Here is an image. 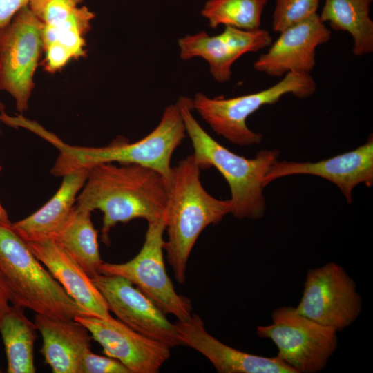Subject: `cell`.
Masks as SVG:
<instances>
[{
	"label": "cell",
	"instance_id": "3",
	"mask_svg": "<svg viewBox=\"0 0 373 373\" xmlns=\"http://www.w3.org/2000/svg\"><path fill=\"white\" fill-rule=\"evenodd\" d=\"M168 193L164 250L175 278L183 284L196 240L207 227L218 224L230 213L231 204L229 200L217 199L204 189L193 153L172 167Z\"/></svg>",
	"mask_w": 373,
	"mask_h": 373
},
{
	"label": "cell",
	"instance_id": "2",
	"mask_svg": "<svg viewBox=\"0 0 373 373\" xmlns=\"http://www.w3.org/2000/svg\"><path fill=\"white\" fill-rule=\"evenodd\" d=\"M31 131L59 151L50 170L54 176L63 177L73 171L102 163L134 164L157 171L167 181L172 169V155L186 135L177 103L165 108L159 124L150 133L131 143L118 137L106 146H77L66 144L37 123L33 124Z\"/></svg>",
	"mask_w": 373,
	"mask_h": 373
},
{
	"label": "cell",
	"instance_id": "15",
	"mask_svg": "<svg viewBox=\"0 0 373 373\" xmlns=\"http://www.w3.org/2000/svg\"><path fill=\"white\" fill-rule=\"evenodd\" d=\"M312 175L336 184L347 203L352 200V191L359 184H373V137L354 150L316 162L276 161L263 178L267 186L276 179L291 175Z\"/></svg>",
	"mask_w": 373,
	"mask_h": 373
},
{
	"label": "cell",
	"instance_id": "13",
	"mask_svg": "<svg viewBox=\"0 0 373 373\" xmlns=\"http://www.w3.org/2000/svg\"><path fill=\"white\" fill-rule=\"evenodd\" d=\"M271 43L272 37L265 29L247 30L231 26H225L219 35L200 31L178 39L181 59H204L211 75L220 83L230 80L232 65L242 55L264 49Z\"/></svg>",
	"mask_w": 373,
	"mask_h": 373
},
{
	"label": "cell",
	"instance_id": "10",
	"mask_svg": "<svg viewBox=\"0 0 373 373\" xmlns=\"http://www.w3.org/2000/svg\"><path fill=\"white\" fill-rule=\"evenodd\" d=\"M302 315L337 332L360 316L362 299L345 269L334 262L308 270L299 303Z\"/></svg>",
	"mask_w": 373,
	"mask_h": 373
},
{
	"label": "cell",
	"instance_id": "29",
	"mask_svg": "<svg viewBox=\"0 0 373 373\" xmlns=\"http://www.w3.org/2000/svg\"><path fill=\"white\" fill-rule=\"evenodd\" d=\"M10 303L8 291L0 278V318L10 308Z\"/></svg>",
	"mask_w": 373,
	"mask_h": 373
},
{
	"label": "cell",
	"instance_id": "12",
	"mask_svg": "<svg viewBox=\"0 0 373 373\" xmlns=\"http://www.w3.org/2000/svg\"><path fill=\"white\" fill-rule=\"evenodd\" d=\"M103 353L117 359L131 373H157L169 358L171 347L130 328L119 319L78 316Z\"/></svg>",
	"mask_w": 373,
	"mask_h": 373
},
{
	"label": "cell",
	"instance_id": "4",
	"mask_svg": "<svg viewBox=\"0 0 373 373\" xmlns=\"http://www.w3.org/2000/svg\"><path fill=\"white\" fill-rule=\"evenodd\" d=\"M176 103L200 169L215 167L229 184L230 213L240 220L260 219L266 210L263 178L278 160V151L262 150L251 159L237 155L218 142L200 126L192 114V99L180 97Z\"/></svg>",
	"mask_w": 373,
	"mask_h": 373
},
{
	"label": "cell",
	"instance_id": "16",
	"mask_svg": "<svg viewBox=\"0 0 373 373\" xmlns=\"http://www.w3.org/2000/svg\"><path fill=\"white\" fill-rule=\"evenodd\" d=\"M180 345L204 356L219 373H296L276 356L266 357L230 347L211 335L201 318L192 314L175 323Z\"/></svg>",
	"mask_w": 373,
	"mask_h": 373
},
{
	"label": "cell",
	"instance_id": "8",
	"mask_svg": "<svg viewBox=\"0 0 373 373\" xmlns=\"http://www.w3.org/2000/svg\"><path fill=\"white\" fill-rule=\"evenodd\" d=\"M166 217L148 222L144 242L139 253L129 261L121 264L103 262L99 272L123 277L135 285L165 314L178 321L192 315L191 300L178 294L169 278L164 260Z\"/></svg>",
	"mask_w": 373,
	"mask_h": 373
},
{
	"label": "cell",
	"instance_id": "5",
	"mask_svg": "<svg viewBox=\"0 0 373 373\" xmlns=\"http://www.w3.org/2000/svg\"><path fill=\"white\" fill-rule=\"evenodd\" d=\"M0 278L13 305L57 318L88 316L36 258L12 223L1 219Z\"/></svg>",
	"mask_w": 373,
	"mask_h": 373
},
{
	"label": "cell",
	"instance_id": "28",
	"mask_svg": "<svg viewBox=\"0 0 373 373\" xmlns=\"http://www.w3.org/2000/svg\"><path fill=\"white\" fill-rule=\"evenodd\" d=\"M30 0H0V30L6 26L15 14L28 5Z\"/></svg>",
	"mask_w": 373,
	"mask_h": 373
},
{
	"label": "cell",
	"instance_id": "1",
	"mask_svg": "<svg viewBox=\"0 0 373 373\" xmlns=\"http://www.w3.org/2000/svg\"><path fill=\"white\" fill-rule=\"evenodd\" d=\"M168 198V181L157 171L134 164L102 163L89 169L76 205L102 211L101 238L109 245L110 231L117 223L166 218Z\"/></svg>",
	"mask_w": 373,
	"mask_h": 373
},
{
	"label": "cell",
	"instance_id": "31",
	"mask_svg": "<svg viewBox=\"0 0 373 373\" xmlns=\"http://www.w3.org/2000/svg\"><path fill=\"white\" fill-rule=\"evenodd\" d=\"M6 106L3 104V103L0 100V113L5 111ZM0 133H1V128H0Z\"/></svg>",
	"mask_w": 373,
	"mask_h": 373
},
{
	"label": "cell",
	"instance_id": "19",
	"mask_svg": "<svg viewBox=\"0 0 373 373\" xmlns=\"http://www.w3.org/2000/svg\"><path fill=\"white\" fill-rule=\"evenodd\" d=\"M89 169H79L63 176L55 194L39 209L12 223L26 242L52 238L68 217L84 186Z\"/></svg>",
	"mask_w": 373,
	"mask_h": 373
},
{
	"label": "cell",
	"instance_id": "23",
	"mask_svg": "<svg viewBox=\"0 0 373 373\" xmlns=\"http://www.w3.org/2000/svg\"><path fill=\"white\" fill-rule=\"evenodd\" d=\"M23 308L10 305L0 318V334L4 345L8 373H35L33 348L37 328Z\"/></svg>",
	"mask_w": 373,
	"mask_h": 373
},
{
	"label": "cell",
	"instance_id": "22",
	"mask_svg": "<svg viewBox=\"0 0 373 373\" xmlns=\"http://www.w3.org/2000/svg\"><path fill=\"white\" fill-rule=\"evenodd\" d=\"M373 0H325L319 17L336 31L348 32L356 57L373 52V21L370 17Z\"/></svg>",
	"mask_w": 373,
	"mask_h": 373
},
{
	"label": "cell",
	"instance_id": "18",
	"mask_svg": "<svg viewBox=\"0 0 373 373\" xmlns=\"http://www.w3.org/2000/svg\"><path fill=\"white\" fill-rule=\"evenodd\" d=\"M42 337L41 354L54 373H79L93 339L87 328L75 319L35 314L34 321Z\"/></svg>",
	"mask_w": 373,
	"mask_h": 373
},
{
	"label": "cell",
	"instance_id": "25",
	"mask_svg": "<svg viewBox=\"0 0 373 373\" xmlns=\"http://www.w3.org/2000/svg\"><path fill=\"white\" fill-rule=\"evenodd\" d=\"M320 0H276L272 29L281 32L316 14Z\"/></svg>",
	"mask_w": 373,
	"mask_h": 373
},
{
	"label": "cell",
	"instance_id": "7",
	"mask_svg": "<svg viewBox=\"0 0 373 373\" xmlns=\"http://www.w3.org/2000/svg\"><path fill=\"white\" fill-rule=\"evenodd\" d=\"M271 318V323L257 327L256 334L274 343L277 358L296 373H317L325 368L338 347L336 331L290 306L274 309Z\"/></svg>",
	"mask_w": 373,
	"mask_h": 373
},
{
	"label": "cell",
	"instance_id": "30",
	"mask_svg": "<svg viewBox=\"0 0 373 373\" xmlns=\"http://www.w3.org/2000/svg\"><path fill=\"white\" fill-rule=\"evenodd\" d=\"M2 171V166L0 164V173ZM0 219L3 220L8 221L9 220L8 214L3 207L1 205L0 202Z\"/></svg>",
	"mask_w": 373,
	"mask_h": 373
},
{
	"label": "cell",
	"instance_id": "21",
	"mask_svg": "<svg viewBox=\"0 0 373 373\" xmlns=\"http://www.w3.org/2000/svg\"><path fill=\"white\" fill-rule=\"evenodd\" d=\"M92 211L75 205L53 239L90 277L99 274L101 258L97 231L91 220Z\"/></svg>",
	"mask_w": 373,
	"mask_h": 373
},
{
	"label": "cell",
	"instance_id": "14",
	"mask_svg": "<svg viewBox=\"0 0 373 373\" xmlns=\"http://www.w3.org/2000/svg\"><path fill=\"white\" fill-rule=\"evenodd\" d=\"M331 30L316 13L280 32L278 39L254 63L256 70L271 77L309 74L316 65V48L327 43Z\"/></svg>",
	"mask_w": 373,
	"mask_h": 373
},
{
	"label": "cell",
	"instance_id": "17",
	"mask_svg": "<svg viewBox=\"0 0 373 373\" xmlns=\"http://www.w3.org/2000/svg\"><path fill=\"white\" fill-rule=\"evenodd\" d=\"M26 242L36 258L88 316L112 317L103 296L91 278L53 239Z\"/></svg>",
	"mask_w": 373,
	"mask_h": 373
},
{
	"label": "cell",
	"instance_id": "6",
	"mask_svg": "<svg viewBox=\"0 0 373 373\" xmlns=\"http://www.w3.org/2000/svg\"><path fill=\"white\" fill-rule=\"evenodd\" d=\"M316 90V83L309 74L289 73L274 85L250 94L231 98H211L203 93H195L192 99L193 110L213 131L239 146L261 143L262 135L247 125V118L265 105L278 102L285 95L305 99Z\"/></svg>",
	"mask_w": 373,
	"mask_h": 373
},
{
	"label": "cell",
	"instance_id": "9",
	"mask_svg": "<svg viewBox=\"0 0 373 373\" xmlns=\"http://www.w3.org/2000/svg\"><path fill=\"white\" fill-rule=\"evenodd\" d=\"M42 27L27 5L0 30V90L10 95L21 113L28 108L33 76L44 52Z\"/></svg>",
	"mask_w": 373,
	"mask_h": 373
},
{
	"label": "cell",
	"instance_id": "27",
	"mask_svg": "<svg viewBox=\"0 0 373 373\" xmlns=\"http://www.w3.org/2000/svg\"><path fill=\"white\" fill-rule=\"evenodd\" d=\"M79 373H131L121 362L88 350L82 358Z\"/></svg>",
	"mask_w": 373,
	"mask_h": 373
},
{
	"label": "cell",
	"instance_id": "20",
	"mask_svg": "<svg viewBox=\"0 0 373 373\" xmlns=\"http://www.w3.org/2000/svg\"><path fill=\"white\" fill-rule=\"evenodd\" d=\"M95 13L85 6L76 8L63 21L44 25L41 39L45 57L44 69L54 73L71 59L86 56L85 35L91 29Z\"/></svg>",
	"mask_w": 373,
	"mask_h": 373
},
{
	"label": "cell",
	"instance_id": "26",
	"mask_svg": "<svg viewBox=\"0 0 373 373\" xmlns=\"http://www.w3.org/2000/svg\"><path fill=\"white\" fill-rule=\"evenodd\" d=\"M84 0H30L28 7L44 25L65 20Z\"/></svg>",
	"mask_w": 373,
	"mask_h": 373
},
{
	"label": "cell",
	"instance_id": "11",
	"mask_svg": "<svg viewBox=\"0 0 373 373\" xmlns=\"http://www.w3.org/2000/svg\"><path fill=\"white\" fill-rule=\"evenodd\" d=\"M108 310L133 330L169 345H180L175 324L137 287L127 279L98 274L91 278Z\"/></svg>",
	"mask_w": 373,
	"mask_h": 373
},
{
	"label": "cell",
	"instance_id": "24",
	"mask_svg": "<svg viewBox=\"0 0 373 373\" xmlns=\"http://www.w3.org/2000/svg\"><path fill=\"white\" fill-rule=\"evenodd\" d=\"M267 2V0H209L201 15L212 28L223 25L256 30L260 28L261 16Z\"/></svg>",
	"mask_w": 373,
	"mask_h": 373
}]
</instances>
